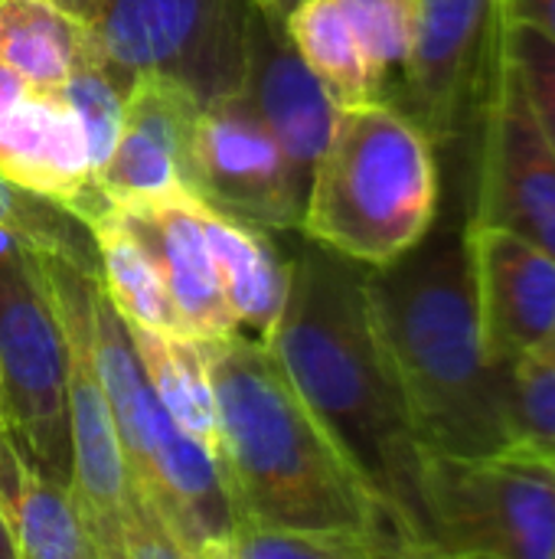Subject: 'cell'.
<instances>
[{
  "label": "cell",
  "mask_w": 555,
  "mask_h": 559,
  "mask_svg": "<svg viewBox=\"0 0 555 559\" xmlns=\"http://www.w3.org/2000/svg\"><path fill=\"white\" fill-rule=\"evenodd\" d=\"M363 275L366 265L304 236L288 259L281 314L262 341L393 514L412 557H432L425 449L373 331Z\"/></svg>",
  "instance_id": "1"
},
{
  "label": "cell",
  "mask_w": 555,
  "mask_h": 559,
  "mask_svg": "<svg viewBox=\"0 0 555 559\" xmlns=\"http://www.w3.org/2000/svg\"><path fill=\"white\" fill-rule=\"evenodd\" d=\"M219 409V468L239 527L366 534L412 557L393 514L255 334L200 341Z\"/></svg>",
  "instance_id": "2"
},
{
  "label": "cell",
  "mask_w": 555,
  "mask_h": 559,
  "mask_svg": "<svg viewBox=\"0 0 555 559\" xmlns=\"http://www.w3.org/2000/svg\"><path fill=\"white\" fill-rule=\"evenodd\" d=\"M370 321L432 455H487L510 445L504 370L481 337L464 223L432 233L389 265L366 269Z\"/></svg>",
  "instance_id": "3"
},
{
  "label": "cell",
  "mask_w": 555,
  "mask_h": 559,
  "mask_svg": "<svg viewBox=\"0 0 555 559\" xmlns=\"http://www.w3.org/2000/svg\"><path fill=\"white\" fill-rule=\"evenodd\" d=\"M438 206V147L396 102L337 108L311 174L301 236L379 269L432 233Z\"/></svg>",
  "instance_id": "4"
},
{
  "label": "cell",
  "mask_w": 555,
  "mask_h": 559,
  "mask_svg": "<svg viewBox=\"0 0 555 559\" xmlns=\"http://www.w3.org/2000/svg\"><path fill=\"white\" fill-rule=\"evenodd\" d=\"M92 350L141 501L164 521L183 559H216L239 527L219 459L160 406L101 278L92 288Z\"/></svg>",
  "instance_id": "5"
},
{
  "label": "cell",
  "mask_w": 555,
  "mask_h": 559,
  "mask_svg": "<svg viewBox=\"0 0 555 559\" xmlns=\"http://www.w3.org/2000/svg\"><path fill=\"white\" fill-rule=\"evenodd\" d=\"M69 360V495L98 559H183L164 521L141 501L121 432L92 350V288L98 275L43 255Z\"/></svg>",
  "instance_id": "6"
},
{
  "label": "cell",
  "mask_w": 555,
  "mask_h": 559,
  "mask_svg": "<svg viewBox=\"0 0 555 559\" xmlns=\"http://www.w3.org/2000/svg\"><path fill=\"white\" fill-rule=\"evenodd\" d=\"M425 518L438 559H555V455L510 442L487 455L425 452Z\"/></svg>",
  "instance_id": "7"
},
{
  "label": "cell",
  "mask_w": 555,
  "mask_h": 559,
  "mask_svg": "<svg viewBox=\"0 0 555 559\" xmlns=\"http://www.w3.org/2000/svg\"><path fill=\"white\" fill-rule=\"evenodd\" d=\"M0 383L10 429L26 459L56 485L72 478L65 334L43 255L0 233Z\"/></svg>",
  "instance_id": "8"
},
{
  "label": "cell",
  "mask_w": 555,
  "mask_h": 559,
  "mask_svg": "<svg viewBox=\"0 0 555 559\" xmlns=\"http://www.w3.org/2000/svg\"><path fill=\"white\" fill-rule=\"evenodd\" d=\"M464 141L471 144V210L464 223L510 229L555 252V154L523 98L507 49L504 3Z\"/></svg>",
  "instance_id": "9"
},
{
  "label": "cell",
  "mask_w": 555,
  "mask_h": 559,
  "mask_svg": "<svg viewBox=\"0 0 555 559\" xmlns=\"http://www.w3.org/2000/svg\"><path fill=\"white\" fill-rule=\"evenodd\" d=\"M252 0H101L92 43L128 75L157 72L200 105L239 88Z\"/></svg>",
  "instance_id": "10"
},
{
  "label": "cell",
  "mask_w": 555,
  "mask_h": 559,
  "mask_svg": "<svg viewBox=\"0 0 555 559\" xmlns=\"http://www.w3.org/2000/svg\"><path fill=\"white\" fill-rule=\"evenodd\" d=\"M193 190L200 203L255 229H301L304 190L242 88L200 108L193 131Z\"/></svg>",
  "instance_id": "11"
},
{
  "label": "cell",
  "mask_w": 555,
  "mask_h": 559,
  "mask_svg": "<svg viewBox=\"0 0 555 559\" xmlns=\"http://www.w3.org/2000/svg\"><path fill=\"white\" fill-rule=\"evenodd\" d=\"M500 0H415V26L393 102L435 147L468 138Z\"/></svg>",
  "instance_id": "12"
},
{
  "label": "cell",
  "mask_w": 555,
  "mask_h": 559,
  "mask_svg": "<svg viewBox=\"0 0 555 559\" xmlns=\"http://www.w3.org/2000/svg\"><path fill=\"white\" fill-rule=\"evenodd\" d=\"M200 108L180 82L137 72L124 98L118 144L95 174L98 193L114 206L196 197L193 131Z\"/></svg>",
  "instance_id": "13"
},
{
  "label": "cell",
  "mask_w": 555,
  "mask_h": 559,
  "mask_svg": "<svg viewBox=\"0 0 555 559\" xmlns=\"http://www.w3.org/2000/svg\"><path fill=\"white\" fill-rule=\"evenodd\" d=\"M0 177L43 193L85 223L108 203L95 187L85 128L59 88H39L0 62Z\"/></svg>",
  "instance_id": "14"
},
{
  "label": "cell",
  "mask_w": 555,
  "mask_h": 559,
  "mask_svg": "<svg viewBox=\"0 0 555 559\" xmlns=\"http://www.w3.org/2000/svg\"><path fill=\"white\" fill-rule=\"evenodd\" d=\"M468 259L484 350L507 370L555 331V252L497 226H468Z\"/></svg>",
  "instance_id": "15"
},
{
  "label": "cell",
  "mask_w": 555,
  "mask_h": 559,
  "mask_svg": "<svg viewBox=\"0 0 555 559\" xmlns=\"http://www.w3.org/2000/svg\"><path fill=\"white\" fill-rule=\"evenodd\" d=\"M239 88L275 134L307 200L314 164L337 118V102L294 49L285 29V16H275L255 3L249 7L245 66Z\"/></svg>",
  "instance_id": "16"
},
{
  "label": "cell",
  "mask_w": 555,
  "mask_h": 559,
  "mask_svg": "<svg viewBox=\"0 0 555 559\" xmlns=\"http://www.w3.org/2000/svg\"><path fill=\"white\" fill-rule=\"evenodd\" d=\"M141 229L150 252L160 262L170 301L183 331L193 341H216L239 331V321L226 301L203 223L196 197L167 200V203H137L118 206Z\"/></svg>",
  "instance_id": "17"
},
{
  "label": "cell",
  "mask_w": 555,
  "mask_h": 559,
  "mask_svg": "<svg viewBox=\"0 0 555 559\" xmlns=\"http://www.w3.org/2000/svg\"><path fill=\"white\" fill-rule=\"evenodd\" d=\"M0 511L20 559H98L69 488L49 481L26 459L16 436L0 445Z\"/></svg>",
  "instance_id": "18"
},
{
  "label": "cell",
  "mask_w": 555,
  "mask_h": 559,
  "mask_svg": "<svg viewBox=\"0 0 555 559\" xmlns=\"http://www.w3.org/2000/svg\"><path fill=\"white\" fill-rule=\"evenodd\" d=\"M200 223L226 292V301L239 321L255 337H265L281 314L288 295V262L275 249L265 229L239 223L200 203Z\"/></svg>",
  "instance_id": "19"
},
{
  "label": "cell",
  "mask_w": 555,
  "mask_h": 559,
  "mask_svg": "<svg viewBox=\"0 0 555 559\" xmlns=\"http://www.w3.org/2000/svg\"><path fill=\"white\" fill-rule=\"evenodd\" d=\"M88 229L98 249V278L114 311L128 324H141L147 331L186 334L170 301L160 262L128 213L114 203H105L88 219Z\"/></svg>",
  "instance_id": "20"
},
{
  "label": "cell",
  "mask_w": 555,
  "mask_h": 559,
  "mask_svg": "<svg viewBox=\"0 0 555 559\" xmlns=\"http://www.w3.org/2000/svg\"><path fill=\"white\" fill-rule=\"evenodd\" d=\"M128 324V321H124ZM134 354L167 416L203 449H219V409L203 344L186 334H160L128 324Z\"/></svg>",
  "instance_id": "21"
},
{
  "label": "cell",
  "mask_w": 555,
  "mask_h": 559,
  "mask_svg": "<svg viewBox=\"0 0 555 559\" xmlns=\"http://www.w3.org/2000/svg\"><path fill=\"white\" fill-rule=\"evenodd\" d=\"M88 43V23L56 0H0V62L39 88H59Z\"/></svg>",
  "instance_id": "22"
},
{
  "label": "cell",
  "mask_w": 555,
  "mask_h": 559,
  "mask_svg": "<svg viewBox=\"0 0 555 559\" xmlns=\"http://www.w3.org/2000/svg\"><path fill=\"white\" fill-rule=\"evenodd\" d=\"M285 29L301 59L317 72L337 108L363 102H389L376 82L360 43L353 39L337 0H301L288 16Z\"/></svg>",
  "instance_id": "23"
},
{
  "label": "cell",
  "mask_w": 555,
  "mask_h": 559,
  "mask_svg": "<svg viewBox=\"0 0 555 559\" xmlns=\"http://www.w3.org/2000/svg\"><path fill=\"white\" fill-rule=\"evenodd\" d=\"M0 233L39 255L62 259L82 272L98 275V249L88 223L75 210L7 177H0Z\"/></svg>",
  "instance_id": "24"
},
{
  "label": "cell",
  "mask_w": 555,
  "mask_h": 559,
  "mask_svg": "<svg viewBox=\"0 0 555 559\" xmlns=\"http://www.w3.org/2000/svg\"><path fill=\"white\" fill-rule=\"evenodd\" d=\"M131 79L134 75L118 69L92 43V33H88V43H85L82 56L75 59V66L65 75V82L59 85V95L69 102V108L79 115V121L85 128V141H88V154H92L95 174H98V167L108 160V154L118 144L121 118H124V98H128Z\"/></svg>",
  "instance_id": "25"
},
{
  "label": "cell",
  "mask_w": 555,
  "mask_h": 559,
  "mask_svg": "<svg viewBox=\"0 0 555 559\" xmlns=\"http://www.w3.org/2000/svg\"><path fill=\"white\" fill-rule=\"evenodd\" d=\"M510 442L555 455V331L504 370Z\"/></svg>",
  "instance_id": "26"
},
{
  "label": "cell",
  "mask_w": 555,
  "mask_h": 559,
  "mask_svg": "<svg viewBox=\"0 0 555 559\" xmlns=\"http://www.w3.org/2000/svg\"><path fill=\"white\" fill-rule=\"evenodd\" d=\"M396 550L347 531H268L242 524L216 559H383Z\"/></svg>",
  "instance_id": "27"
},
{
  "label": "cell",
  "mask_w": 555,
  "mask_h": 559,
  "mask_svg": "<svg viewBox=\"0 0 555 559\" xmlns=\"http://www.w3.org/2000/svg\"><path fill=\"white\" fill-rule=\"evenodd\" d=\"M353 39L360 43L376 82L393 102L402 62L409 56L415 0H337Z\"/></svg>",
  "instance_id": "28"
},
{
  "label": "cell",
  "mask_w": 555,
  "mask_h": 559,
  "mask_svg": "<svg viewBox=\"0 0 555 559\" xmlns=\"http://www.w3.org/2000/svg\"><path fill=\"white\" fill-rule=\"evenodd\" d=\"M504 33L523 98L555 154V43L536 26L507 16V10H504Z\"/></svg>",
  "instance_id": "29"
},
{
  "label": "cell",
  "mask_w": 555,
  "mask_h": 559,
  "mask_svg": "<svg viewBox=\"0 0 555 559\" xmlns=\"http://www.w3.org/2000/svg\"><path fill=\"white\" fill-rule=\"evenodd\" d=\"M507 16L536 26L540 33H546L555 43V0H500Z\"/></svg>",
  "instance_id": "30"
},
{
  "label": "cell",
  "mask_w": 555,
  "mask_h": 559,
  "mask_svg": "<svg viewBox=\"0 0 555 559\" xmlns=\"http://www.w3.org/2000/svg\"><path fill=\"white\" fill-rule=\"evenodd\" d=\"M59 7H65L69 13H75L79 20H92L95 13H98V7H101V0H56Z\"/></svg>",
  "instance_id": "31"
},
{
  "label": "cell",
  "mask_w": 555,
  "mask_h": 559,
  "mask_svg": "<svg viewBox=\"0 0 555 559\" xmlns=\"http://www.w3.org/2000/svg\"><path fill=\"white\" fill-rule=\"evenodd\" d=\"M0 559H20L16 557L13 531H10V524H7V518H3V511H0Z\"/></svg>",
  "instance_id": "32"
},
{
  "label": "cell",
  "mask_w": 555,
  "mask_h": 559,
  "mask_svg": "<svg viewBox=\"0 0 555 559\" xmlns=\"http://www.w3.org/2000/svg\"><path fill=\"white\" fill-rule=\"evenodd\" d=\"M255 7H262V10H268V13H275V16H288L301 0H252Z\"/></svg>",
  "instance_id": "33"
},
{
  "label": "cell",
  "mask_w": 555,
  "mask_h": 559,
  "mask_svg": "<svg viewBox=\"0 0 555 559\" xmlns=\"http://www.w3.org/2000/svg\"><path fill=\"white\" fill-rule=\"evenodd\" d=\"M13 436L10 429V419H7V400H3V383H0V445Z\"/></svg>",
  "instance_id": "34"
}]
</instances>
